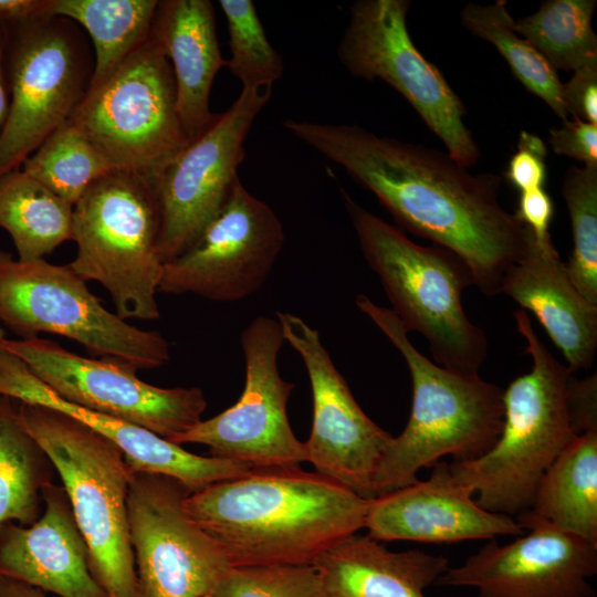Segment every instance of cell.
<instances>
[{
  "label": "cell",
  "mask_w": 597,
  "mask_h": 597,
  "mask_svg": "<svg viewBox=\"0 0 597 597\" xmlns=\"http://www.w3.org/2000/svg\"><path fill=\"white\" fill-rule=\"evenodd\" d=\"M21 169L72 206L95 180L117 170L67 122L25 159Z\"/></svg>",
  "instance_id": "4dcf8cb0"
},
{
  "label": "cell",
  "mask_w": 597,
  "mask_h": 597,
  "mask_svg": "<svg viewBox=\"0 0 597 597\" xmlns=\"http://www.w3.org/2000/svg\"><path fill=\"white\" fill-rule=\"evenodd\" d=\"M4 337V333H3V329L0 327V341H2Z\"/></svg>",
  "instance_id": "7bdbcfd3"
},
{
  "label": "cell",
  "mask_w": 597,
  "mask_h": 597,
  "mask_svg": "<svg viewBox=\"0 0 597 597\" xmlns=\"http://www.w3.org/2000/svg\"><path fill=\"white\" fill-rule=\"evenodd\" d=\"M313 566L316 597H426L425 590L448 569L449 561L418 549L391 552L368 534H353Z\"/></svg>",
  "instance_id": "cb8c5ba5"
},
{
  "label": "cell",
  "mask_w": 597,
  "mask_h": 597,
  "mask_svg": "<svg viewBox=\"0 0 597 597\" xmlns=\"http://www.w3.org/2000/svg\"><path fill=\"white\" fill-rule=\"evenodd\" d=\"M313 565L231 566L210 597H316Z\"/></svg>",
  "instance_id": "836d02e7"
},
{
  "label": "cell",
  "mask_w": 597,
  "mask_h": 597,
  "mask_svg": "<svg viewBox=\"0 0 597 597\" xmlns=\"http://www.w3.org/2000/svg\"><path fill=\"white\" fill-rule=\"evenodd\" d=\"M409 0H359L337 46L346 70L380 78L398 91L462 167L475 165L480 149L463 122L467 109L439 69L413 44L407 28Z\"/></svg>",
  "instance_id": "8fae6325"
},
{
  "label": "cell",
  "mask_w": 597,
  "mask_h": 597,
  "mask_svg": "<svg viewBox=\"0 0 597 597\" xmlns=\"http://www.w3.org/2000/svg\"><path fill=\"white\" fill-rule=\"evenodd\" d=\"M339 192L363 255L380 279L390 310L406 331H416L427 339L436 364L479 374L489 344L485 332L463 308V292L474 285L470 269L444 248L415 243L362 207L344 188L339 187Z\"/></svg>",
  "instance_id": "5b68a950"
},
{
  "label": "cell",
  "mask_w": 597,
  "mask_h": 597,
  "mask_svg": "<svg viewBox=\"0 0 597 597\" xmlns=\"http://www.w3.org/2000/svg\"><path fill=\"white\" fill-rule=\"evenodd\" d=\"M0 227L20 261L43 259L73 235V206L21 168L0 177Z\"/></svg>",
  "instance_id": "484cf974"
},
{
  "label": "cell",
  "mask_w": 597,
  "mask_h": 597,
  "mask_svg": "<svg viewBox=\"0 0 597 597\" xmlns=\"http://www.w3.org/2000/svg\"><path fill=\"white\" fill-rule=\"evenodd\" d=\"M151 35L172 69L178 115L189 140L214 121L210 91L216 74L227 65L216 32L214 8L209 0L158 2Z\"/></svg>",
  "instance_id": "603a6c76"
},
{
  "label": "cell",
  "mask_w": 597,
  "mask_h": 597,
  "mask_svg": "<svg viewBox=\"0 0 597 597\" xmlns=\"http://www.w3.org/2000/svg\"><path fill=\"white\" fill-rule=\"evenodd\" d=\"M12 399L0 395V525H31L43 512L54 465L23 426Z\"/></svg>",
  "instance_id": "4316f807"
},
{
  "label": "cell",
  "mask_w": 597,
  "mask_h": 597,
  "mask_svg": "<svg viewBox=\"0 0 597 597\" xmlns=\"http://www.w3.org/2000/svg\"><path fill=\"white\" fill-rule=\"evenodd\" d=\"M271 92L272 86L242 87L232 105L154 176L164 265L193 244L226 202L239 178L247 136Z\"/></svg>",
  "instance_id": "9a60e30c"
},
{
  "label": "cell",
  "mask_w": 597,
  "mask_h": 597,
  "mask_svg": "<svg viewBox=\"0 0 597 597\" xmlns=\"http://www.w3.org/2000/svg\"><path fill=\"white\" fill-rule=\"evenodd\" d=\"M284 240L276 213L238 178L193 244L164 265L158 292L214 302L247 298L265 283Z\"/></svg>",
  "instance_id": "2e32d148"
},
{
  "label": "cell",
  "mask_w": 597,
  "mask_h": 597,
  "mask_svg": "<svg viewBox=\"0 0 597 597\" xmlns=\"http://www.w3.org/2000/svg\"><path fill=\"white\" fill-rule=\"evenodd\" d=\"M562 195L573 235L566 269L578 292L597 305V166H570L564 177Z\"/></svg>",
  "instance_id": "1f68e13d"
},
{
  "label": "cell",
  "mask_w": 597,
  "mask_h": 597,
  "mask_svg": "<svg viewBox=\"0 0 597 597\" xmlns=\"http://www.w3.org/2000/svg\"><path fill=\"white\" fill-rule=\"evenodd\" d=\"M161 210L154 177L113 170L73 206L76 256L70 268L103 285L123 320H157L164 263L158 255Z\"/></svg>",
  "instance_id": "52a82bcc"
},
{
  "label": "cell",
  "mask_w": 597,
  "mask_h": 597,
  "mask_svg": "<svg viewBox=\"0 0 597 597\" xmlns=\"http://www.w3.org/2000/svg\"><path fill=\"white\" fill-rule=\"evenodd\" d=\"M31 525H0V576L60 597H108L90 569L88 548L63 485L43 490Z\"/></svg>",
  "instance_id": "44dd1931"
},
{
  "label": "cell",
  "mask_w": 597,
  "mask_h": 597,
  "mask_svg": "<svg viewBox=\"0 0 597 597\" xmlns=\"http://www.w3.org/2000/svg\"><path fill=\"white\" fill-rule=\"evenodd\" d=\"M461 23L472 34L490 42L506 60L513 75L543 100L563 122L567 121L562 100V82L556 70L514 29L505 0L486 6L469 2L460 13Z\"/></svg>",
  "instance_id": "f1b7e54d"
},
{
  "label": "cell",
  "mask_w": 597,
  "mask_h": 597,
  "mask_svg": "<svg viewBox=\"0 0 597 597\" xmlns=\"http://www.w3.org/2000/svg\"><path fill=\"white\" fill-rule=\"evenodd\" d=\"M54 394L80 407L147 429L171 440L199 421L207 400L198 387L163 388L136 369L107 358H87L39 336L0 341Z\"/></svg>",
  "instance_id": "7c38bea8"
},
{
  "label": "cell",
  "mask_w": 597,
  "mask_h": 597,
  "mask_svg": "<svg viewBox=\"0 0 597 597\" xmlns=\"http://www.w3.org/2000/svg\"><path fill=\"white\" fill-rule=\"evenodd\" d=\"M284 341L300 355L311 383L313 421L303 442L306 461L357 495L375 498L374 478L392 436L360 408L317 329L302 317L276 312Z\"/></svg>",
  "instance_id": "e0dca14e"
},
{
  "label": "cell",
  "mask_w": 597,
  "mask_h": 597,
  "mask_svg": "<svg viewBox=\"0 0 597 597\" xmlns=\"http://www.w3.org/2000/svg\"><path fill=\"white\" fill-rule=\"evenodd\" d=\"M190 493L175 478L132 473L127 511L137 597H206L231 567L186 513Z\"/></svg>",
  "instance_id": "4fadbf2b"
},
{
  "label": "cell",
  "mask_w": 597,
  "mask_h": 597,
  "mask_svg": "<svg viewBox=\"0 0 597 597\" xmlns=\"http://www.w3.org/2000/svg\"><path fill=\"white\" fill-rule=\"evenodd\" d=\"M50 0H0V19L8 22L48 14Z\"/></svg>",
  "instance_id": "ab89813d"
},
{
  "label": "cell",
  "mask_w": 597,
  "mask_h": 597,
  "mask_svg": "<svg viewBox=\"0 0 597 597\" xmlns=\"http://www.w3.org/2000/svg\"><path fill=\"white\" fill-rule=\"evenodd\" d=\"M0 597H46V595L36 587L0 576Z\"/></svg>",
  "instance_id": "b9f144b4"
},
{
  "label": "cell",
  "mask_w": 597,
  "mask_h": 597,
  "mask_svg": "<svg viewBox=\"0 0 597 597\" xmlns=\"http://www.w3.org/2000/svg\"><path fill=\"white\" fill-rule=\"evenodd\" d=\"M500 294L536 317L573 373L593 366L597 305L574 286L553 242H537L528 229L526 249L503 277Z\"/></svg>",
  "instance_id": "7402d4cb"
},
{
  "label": "cell",
  "mask_w": 597,
  "mask_h": 597,
  "mask_svg": "<svg viewBox=\"0 0 597 597\" xmlns=\"http://www.w3.org/2000/svg\"><path fill=\"white\" fill-rule=\"evenodd\" d=\"M231 59L227 67L242 87L272 86L283 75V61L266 38L256 7L251 0H220Z\"/></svg>",
  "instance_id": "d6a6232c"
},
{
  "label": "cell",
  "mask_w": 597,
  "mask_h": 597,
  "mask_svg": "<svg viewBox=\"0 0 597 597\" xmlns=\"http://www.w3.org/2000/svg\"><path fill=\"white\" fill-rule=\"evenodd\" d=\"M0 321L21 338L61 335L93 356L136 370L170 360L169 343L160 333L138 328L105 308L69 264L20 261L0 251Z\"/></svg>",
  "instance_id": "9c48e42d"
},
{
  "label": "cell",
  "mask_w": 597,
  "mask_h": 597,
  "mask_svg": "<svg viewBox=\"0 0 597 597\" xmlns=\"http://www.w3.org/2000/svg\"><path fill=\"white\" fill-rule=\"evenodd\" d=\"M547 147L536 135L522 130L517 150L511 157L505 178L520 192L543 188L546 179Z\"/></svg>",
  "instance_id": "e575fe53"
},
{
  "label": "cell",
  "mask_w": 597,
  "mask_h": 597,
  "mask_svg": "<svg viewBox=\"0 0 597 597\" xmlns=\"http://www.w3.org/2000/svg\"><path fill=\"white\" fill-rule=\"evenodd\" d=\"M8 41V21L0 19V135L9 113V86L6 72V46Z\"/></svg>",
  "instance_id": "60d3db41"
},
{
  "label": "cell",
  "mask_w": 597,
  "mask_h": 597,
  "mask_svg": "<svg viewBox=\"0 0 597 597\" xmlns=\"http://www.w3.org/2000/svg\"><path fill=\"white\" fill-rule=\"evenodd\" d=\"M284 342L276 318L255 317L241 334L245 383L239 400L168 441L203 444L212 457L251 468L298 467L305 462L304 443L295 437L286 412L294 385L284 380L277 368Z\"/></svg>",
  "instance_id": "5bb4252c"
},
{
  "label": "cell",
  "mask_w": 597,
  "mask_h": 597,
  "mask_svg": "<svg viewBox=\"0 0 597 597\" xmlns=\"http://www.w3.org/2000/svg\"><path fill=\"white\" fill-rule=\"evenodd\" d=\"M67 123L117 170L153 177L190 142L177 111L171 64L151 33L88 86Z\"/></svg>",
  "instance_id": "ba28073f"
},
{
  "label": "cell",
  "mask_w": 597,
  "mask_h": 597,
  "mask_svg": "<svg viewBox=\"0 0 597 597\" xmlns=\"http://www.w3.org/2000/svg\"><path fill=\"white\" fill-rule=\"evenodd\" d=\"M284 127L343 167L404 229L459 256L484 295L500 294L528 232L501 205L500 176L472 175L448 154L357 125L287 119Z\"/></svg>",
  "instance_id": "6da1fadb"
},
{
  "label": "cell",
  "mask_w": 597,
  "mask_h": 597,
  "mask_svg": "<svg viewBox=\"0 0 597 597\" xmlns=\"http://www.w3.org/2000/svg\"><path fill=\"white\" fill-rule=\"evenodd\" d=\"M355 302L401 354L412 381L410 417L383 453L373 483L375 496L415 483L422 468L434 465L446 455L468 461L488 452L503 426V388L479 374L436 364L412 345L390 308L364 294Z\"/></svg>",
  "instance_id": "3957f363"
},
{
  "label": "cell",
  "mask_w": 597,
  "mask_h": 597,
  "mask_svg": "<svg viewBox=\"0 0 597 597\" xmlns=\"http://www.w3.org/2000/svg\"><path fill=\"white\" fill-rule=\"evenodd\" d=\"M0 395L23 404L50 407L80 420L115 443L132 472L165 474L192 492L242 476L252 469L239 461L197 455L147 429L71 404L54 394L19 357L1 345Z\"/></svg>",
  "instance_id": "ffe728a7"
},
{
  "label": "cell",
  "mask_w": 597,
  "mask_h": 597,
  "mask_svg": "<svg viewBox=\"0 0 597 597\" xmlns=\"http://www.w3.org/2000/svg\"><path fill=\"white\" fill-rule=\"evenodd\" d=\"M81 31L75 22L49 14L8 22L10 104L0 135V177L20 169L88 90L94 59Z\"/></svg>",
  "instance_id": "30bf717a"
},
{
  "label": "cell",
  "mask_w": 597,
  "mask_h": 597,
  "mask_svg": "<svg viewBox=\"0 0 597 597\" xmlns=\"http://www.w3.org/2000/svg\"><path fill=\"white\" fill-rule=\"evenodd\" d=\"M596 0H547L531 15L514 22L555 70L576 71L597 61V36L591 28Z\"/></svg>",
  "instance_id": "f546056e"
},
{
  "label": "cell",
  "mask_w": 597,
  "mask_h": 597,
  "mask_svg": "<svg viewBox=\"0 0 597 597\" xmlns=\"http://www.w3.org/2000/svg\"><path fill=\"white\" fill-rule=\"evenodd\" d=\"M524 512L597 545V431L577 436L563 450Z\"/></svg>",
  "instance_id": "d4e9b609"
},
{
  "label": "cell",
  "mask_w": 597,
  "mask_h": 597,
  "mask_svg": "<svg viewBox=\"0 0 597 597\" xmlns=\"http://www.w3.org/2000/svg\"><path fill=\"white\" fill-rule=\"evenodd\" d=\"M554 206L544 188L520 192L516 218L526 226L540 243L552 242L549 227Z\"/></svg>",
  "instance_id": "f35d334b"
},
{
  "label": "cell",
  "mask_w": 597,
  "mask_h": 597,
  "mask_svg": "<svg viewBox=\"0 0 597 597\" xmlns=\"http://www.w3.org/2000/svg\"><path fill=\"white\" fill-rule=\"evenodd\" d=\"M549 145L563 156L597 166V124L574 119L549 129Z\"/></svg>",
  "instance_id": "d590c367"
},
{
  "label": "cell",
  "mask_w": 597,
  "mask_h": 597,
  "mask_svg": "<svg viewBox=\"0 0 597 597\" xmlns=\"http://www.w3.org/2000/svg\"><path fill=\"white\" fill-rule=\"evenodd\" d=\"M562 100L574 119L597 124V61L577 69L568 82L562 83Z\"/></svg>",
  "instance_id": "8d00e7d4"
},
{
  "label": "cell",
  "mask_w": 597,
  "mask_h": 597,
  "mask_svg": "<svg viewBox=\"0 0 597 597\" xmlns=\"http://www.w3.org/2000/svg\"><path fill=\"white\" fill-rule=\"evenodd\" d=\"M432 467L427 480L369 500L364 526L369 536L441 544L524 533L513 516L481 507L450 463L441 460Z\"/></svg>",
  "instance_id": "d6986e66"
},
{
  "label": "cell",
  "mask_w": 597,
  "mask_h": 597,
  "mask_svg": "<svg viewBox=\"0 0 597 597\" xmlns=\"http://www.w3.org/2000/svg\"><path fill=\"white\" fill-rule=\"evenodd\" d=\"M157 0H50L48 14L83 28L94 46L90 85L98 82L151 33Z\"/></svg>",
  "instance_id": "83f0119b"
},
{
  "label": "cell",
  "mask_w": 597,
  "mask_h": 597,
  "mask_svg": "<svg viewBox=\"0 0 597 597\" xmlns=\"http://www.w3.org/2000/svg\"><path fill=\"white\" fill-rule=\"evenodd\" d=\"M567 404L577 436L597 431V377L577 378L573 373L567 384Z\"/></svg>",
  "instance_id": "74e56055"
},
{
  "label": "cell",
  "mask_w": 597,
  "mask_h": 597,
  "mask_svg": "<svg viewBox=\"0 0 597 597\" xmlns=\"http://www.w3.org/2000/svg\"><path fill=\"white\" fill-rule=\"evenodd\" d=\"M516 522L528 534L499 545L490 540L436 584L472 587L478 597H594L597 545L525 512Z\"/></svg>",
  "instance_id": "ac0fdd59"
},
{
  "label": "cell",
  "mask_w": 597,
  "mask_h": 597,
  "mask_svg": "<svg viewBox=\"0 0 597 597\" xmlns=\"http://www.w3.org/2000/svg\"><path fill=\"white\" fill-rule=\"evenodd\" d=\"M513 317L532 368L503 389V426L493 447L473 460L450 463L481 507L510 516L531 507L541 479L577 437L567 404L573 371L541 341L526 311Z\"/></svg>",
  "instance_id": "277c9868"
},
{
  "label": "cell",
  "mask_w": 597,
  "mask_h": 597,
  "mask_svg": "<svg viewBox=\"0 0 597 597\" xmlns=\"http://www.w3.org/2000/svg\"><path fill=\"white\" fill-rule=\"evenodd\" d=\"M369 500L298 467L252 468L185 501L231 566L313 565L365 526Z\"/></svg>",
  "instance_id": "7a4b0ae2"
},
{
  "label": "cell",
  "mask_w": 597,
  "mask_h": 597,
  "mask_svg": "<svg viewBox=\"0 0 597 597\" xmlns=\"http://www.w3.org/2000/svg\"><path fill=\"white\" fill-rule=\"evenodd\" d=\"M206 597H210V595L206 596Z\"/></svg>",
  "instance_id": "ee69618b"
},
{
  "label": "cell",
  "mask_w": 597,
  "mask_h": 597,
  "mask_svg": "<svg viewBox=\"0 0 597 597\" xmlns=\"http://www.w3.org/2000/svg\"><path fill=\"white\" fill-rule=\"evenodd\" d=\"M18 411L63 483L88 548L93 577L108 597H137L127 511L133 472L124 453L60 410L21 402Z\"/></svg>",
  "instance_id": "8992f818"
}]
</instances>
